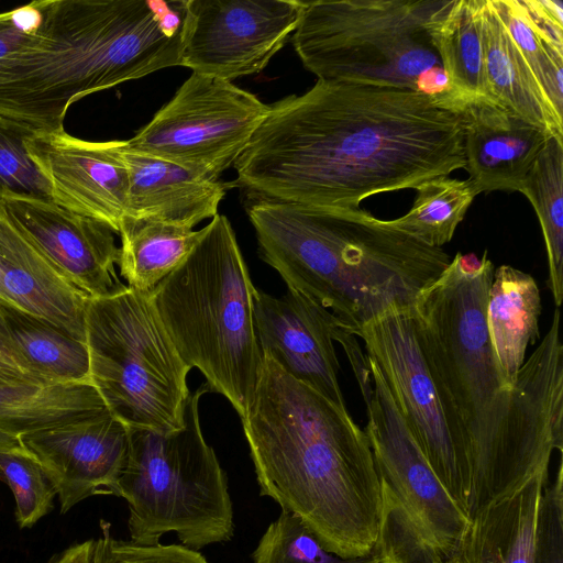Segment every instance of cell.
<instances>
[{
  "label": "cell",
  "mask_w": 563,
  "mask_h": 563,
  "mask_svg": "<svg viewBox=\"0 0 563 563\" xmlns=\"http://www.w3.org/2000/svg\"><path fill=\"white\" fill-rule=\"evenodd\" d=\"M242 426L261 496L300 518L330 552H373L382 483L367 435L347 409L263 356Z\"/></svg>",
  "instance_id": "3957f363"
},
{
  "label": "cell",
  "mask_w": 563,
  "mask_h": 563,
  "mask_svg": "<svg viewBox=\"0 0 563 563\" xmlns=\"http://www.w3.org/2000/svg\"><path fill=\"white\" fill-rule=\"evenodd\" d=\"M416 198L404 216L389 220L398 230L420 242L442 247L463 221L477 189L468 179L435 177L416 188Z\"/></svg>",
  "instance_id": "f1b7e54d"
},
{
  "label": "cell",
  "mask_w": 563,
  "mask_h": 563,
  "mask_svg": "<svg viewBox=\"0 0 563 563\" xmlns=\"http://www.w3.org/2000/svg\"><path fill=\"white\" fill-rule=\"evenodd\" d=\"M0 341L49 383L90 382L86 343L46 321L0 305Z\"/></svg>",
  "instance_id": "d4e9b609"
},
{
  "label": "cell",
  "mask_w": 563,
  "mask_h": 563,
  "mask_svg": "<svg viewBox=\"0 0 563 563\" xmlns=\"http://www.w3.org/2000/svg\"><path fill=\"white\" fill-rule=\"evenodd\" d=\"M297 0H186L180 66L232 81L262 71L291 38Z\"/></svg>",
  "instance_id": "4fadbf2b"
},
{
  "label": "cell",
  "mask_w": 563,
  "mask_h": 563,
  "mask_svg": "<svg viewBox=\"0 0 563 563\" xmlns=\"http://www.w3.org/2000/svg\"><path fill=\"white\" fill-rule=\"evenodd\" d=\"M87 299L19 229L0 200V305L86 343Z\"/></svg>",
  "instance_id": "d6986e66"
},
{
  "label": "cell",
  "mask_w": 563,
  "mask_h": 563,
  "mask_svg": "<svg viewBox=\"0 0 563 563\" xmlns=\"http://www.w3.org/2000/svg\"><path fill=\"white\" fill-rule=\"evenodd\" d=\"M0 481L13 494L20 528L32 527L53 509L56 490L40 462L22 444L0 451Z\"/></svg>",
  "instance_id": "1f68e13d"
},
{
  "label": "cell",
  "mask_w": 563,
  "mask_h": 563,
  "mask_svg": "<svg viewBox=\"0 0 563 563\" xmlns=\"http://www.w3.org/2000/svg\"><path fill=\"white\" fill-rule=\"evenodd\" d=\"M377 364L409 432L453 500L466 512L468 461L424 358L412 306L391 307L355 334ZM467 515V514H466Z\"/></svg>",
  "instance_id": "8fae6325"
},
{
  "label": "cell",
  "mask_w": 563,
  "mask_h": 563,
  "mask_svg": "<svg viewBox=\"0 0 563 563\" xmlns=\"http://www.w3.org/2000/svg\"><path fill=\"white\" fill-rule=\"evenodd\" d=\"M41 21L40 1L0 13V58L18 49Z\"/></svg>",
  "instance_id": "8d00e7d4"
},
{
  "label": "cell",
  "mask_w": 563,
  "mask_h": 563,
  "mask_svg": "<svg viewBox=\"0 0 563 563\" xmlns=\"http://www.w3.org/2000/svg\"><path fill=\"white\" fill-rule=\"evenodd\" d=\"M209 391L205 383L190 394L178 430L128 428V460L117 496L128 504L131 541L157 544L174 532L181 545L199 551L233 538L228 477L200 427L199 401Z\"/></svg>",
  "instance_id": "ba28073f"
},
{
  "label": "cell",
  "mask_w": 563,
  "mask_h": 563,
  "mask_svg": "<svg viewBox=\"0 0 563 563\" xmlns=\"http://www.w3.org/2000/svg\"><path fill=\"white\" fill-rule=\"evenodd\" d=\"M85 336L90 382L112 416L129 429L169 432L184 427L191 368L150 295L128 287L87 299Z\"/></svg>",
  "instance_id": "9c48e42d"
},
{
  "label": "cell",
  "mask_w": 563,
  "mask_h": 563,
  "mask_svg": "<svg viewBox=\"0 0 563 563\" xmlns=\"http://www.w3.org/2000/svg\"><path fill=\"white\" fill-rule=\"evenodd\" d=\"M107 410L91 382L33 384L0 380V430L18 438Z\"/></svg>",
  "instance_id": "cb8c5ba5"
},
{
  "label": "cell",
  "mask_w": 563,
  "mask_h": 563,
  "mask_svg": "<svg viewBox=\"0 0 563 563\" xmlns=\"http://www.w3.org/2000/svg\"><path fill=\"white\" fill-rule=\"evenodd\" d=\"M482 41L487 97L508 111L563 137L555 111L490 0H483Z\"/></svg>",
  "instance_id": "44dd1931"
},
{
  "label": "cell",
  "mask_w": 563,
  "mask_h": 563,
  "mask_svg": "<svg viewBox=\"0 0 563 563\" xmlns=\"http://www.w3.org/2000/svg\"><path fill=\"white\" fill-rule=\"evenodd\" d=\"M120 153L129 175L126 217L194 229L218 214L227 191L219 179L128 150L124 141Z\"/></svg>",
  "instance_id": "ffe728a7"
},
{
  "label": "cell",
  "mask_w": 563,
  "mask_h": 563,
  "mask_svg": "<svg viewBox=\"0 0 563 563\" xmlns=\"http://www.w3.org/2000/svg\"><path fill=\"white\" fill-rule=\"evenodd\" d=\"M547 98L563 117V47L537 25L523 0H490Z\"/></svg>",
  "instance_id": "f546056e"
},
{
  "label": "cell",
  "mask_w": 563,
  "mask_h": 563,
  "mask_svg": "<svg viewBox=\"0 0 563 563\" xmlns=\"http://www.w3.org/2000/svg\"><path fill=\"white\" fill-rule=\"evenodd\" d=\"M532 563H563V464L560 460L551 484L542 490Z\"/></svg>",
  "instance_id": "d590c367"
},
{
  "label": "cell",
  "mask_w": 563,
  "mask_h": 563,
  "mask_svg": "<svg viewBox=\"0 0 563 563\" xmlns=\"http://www.w3.org/2000/svg\"><path fill=\"white\" fill-rule=\"evenodd\" d=\"M549 476H537L470 518L448 563H532L539 501Z\"/></svg>",
  "instance_id": "7402d4cb"
},
{
  "label": "cell",
  "mask_w": 563,
  "mask_h": 563,
  "mask_svg": "<svg viewBox=\"0 0 563 563\" xmlns=\"http://www.w3.org/2000/svg\"><path fill=\"white\" fill-rule=\"evenodd\" d=\"M253 563H378L373 551L343 558L327 550L317 536L291 512L280 511L269 523L252 553Z\"/></svg>",
  "instance_id": "4dcf8cb0"
},
{
  "label": "cell",
  "mask_w": 563,
  "mask_h": 563,
  "mask_svg": "<svg viewBox=\"0 0 563 563\" xmlns=\"http://www.w3.org/2000/svg\"><path fill=\"white\" fill-rule=\"evenodd\" d=\"M101 534L95 539L92 563H210L200 551L180 543L139 544L131 540L115 539L110 523L101 521Z\"/></svg>",
  "instance_id": "e575fe53"
},
{
  "label": "cell",
  "mask_w": 563,
  "mask_h": 563,
  "mask_svg": "<svg viewBox=\"0 0 563 563\" xmlns=\"http://www.w3.org/2000/svg\"><path fill=\"white\" fill-rule=\"evenodd\" d=\"M487 252L456 253L412 303L418 339L468 461V519L537 476L563 452L560 309L509 387L495 361L486 307L494 275Z\"/></svg>",
  "instance_id": "7a4b0ae2"
},
{
  "label": "cell",
  "mask_w": 563,
  "mask_h": 563,
  "mask_svg": "<svg viewBox=\"0 0 563 563\" xmlns=\"http://www.w3.org/2000/svg\"><path fill=\"white\" fill-rule=\"evenodd\" d=\"M20 445V438L0 430V451L14 449Z\"/></svg>",
  "instance_id": "ab89813d"
},
{
  "label": "cell",
  "mask_w": 563,
  "mask_h": 563,
  "mask_svg": "<svg viewBox=\"0 0 563 563\" xmlns=\"http://www.w3.org/2000/svg\"><path fill=\"white\" fill-rule=\"evenodd\" d=\"M41 21L0 58V114L64 129L75 101L180 66L186 0H38Z\"/></svg>",
  "instance_id": "277c9868"
},
{
  "label": "cell",
  "mask_w": 563,
  "mask_h": 563,
  "mask_svg": "<svg viewBox=\"0 0 563 563\" xmlns=\"http://www.w3.org/2000/svg\"><path fill=\"white\" fill-rule=\"evenodd\" d=\"M521 194L538 216L548 256V285L560 308L563 299V137L548 139Z\"/></svg>",
  "instance_id": "83f0119b"
},
{
  "label": "cell",
  "mask_w": 563,
  "mask_h": 563,
  "mask_svg": "<svg viewBox=\"0 0 563 563\" xmlns=\"http://www.w3.org/2000/svg\"><path fill=\"white\" fill-rule=\"evenodd\" d=\"M482 7L483 0H448L430 26L431 42L456 102L487 97Z\"/></svg>",
  "instance_id": "4316f807"
},
{
  "label": "cell",
  "mask_w": 563,
  "mask_h": 563,
  "mask_svg": "<svg viewBox=\"0 0 563 563\" xmlns=\"http://www.w3.org/2000/svg\"><path fill=\"white\" fill-rule=\"evenodd\" d=\"M19 229L88 299L124 291L117 273L120 247L107 224L62 208L52 200L0 197Z\"/></svg>",
  "instance_id": "9a60e30c"
},
{
  "label": "cell",
  "mask_w": 563,
  "mask_h": 563,
  "mask_svg": "<svg viewBox=\"0 0 563 563\" xmlns=\"http://www.w3.org/2000/svg\"><path fill=\"white\" fill-rule=\"evenodd\" d=\"M203 229L124 217L120 224L121 239L118 266L126 286L151 295L192 251Z\"/></svg>",
  "instance_id": "484cf974"
},
{
  "label": "cell",
  "mask_w": 563,
  "mask_h": 563,
  "mask_svg": "<svg viewBox=\"0 0 563 563\" xmlns=\"http://www.w3.org/2000/svg\"><path fill=\"white\" fill-rule=\"evenodd\" d=\"M464 129V169L478 194L522 191L552 136L487 97L457 101Z\"/></svg>",
  "instance_id": "ac0fdd59"
},
{
  "label": "cell",
  "mask_w": 563,
  "mask_h": 563,
  "mask_svg": "<svg viewBox=\"0 0 563 563\" xmlns=\"http://www.w3.org/2000/svg\"><path fill=\"white\" fill-rule=\"evenodd\" d=\"M373 551L378 563H446L383 483L379 530Z\"/></svg>",
  "instance_id": "d6a6232c"
},
{
  "label": "cell",
  "mask_w": 563,
  "mask_h": 563,
  "mask_svg": "<svg viewBox=\"0 0 563 563\" xmlns=\"http://www.w3.org/2000/svg\"><path fill=\"white\" fill-rule=\"evenodd\" d=\"M0 380L4 382H20L33 384H51L24 362H22L15 354H13L0 341Z\"/></svg>",
  "instance_id": "74e56055"
},
{
  "label": "cell",
  "mask_w": 563,
  "mask_h": 563,
  "mask_svg": "<svg viewBox=\"0 0 563 563\" xmlns=\"http://www.w3.org/2000/svg\"><path fill=\"white\" fill-rule=\"evenodd\" d=\"M40 462L65 514L95 495L118 494L129 452V429L109 410L20 438Z\"/></svg>",
  "instance_id": "2e32d148"
},
{
  "label": "cell",
  "mask_w": 563,
  "mask_h": 563,
  "mask_svg": "<svg viewBox=\"0 0 563 563\" xmlns=\"http://www.w3.org/2000/svg\"><path fill=\"white\" fill-rule=\"evenodd\" d=\"M253 318L262 356L346 409L333 345L340 323L329 310L291 288L280 297L255 289Z\"/></svg>",
  "instance_id": "e0dca14e"
},
{
  "label": "cell",
  "mask_w": 563,
  "mask_h": 563,
  "mask_svg": "<svg viewBox=\"0 0 563 563\" xmlns=\"http://www.w3.org/2000/svg\"><path fill=\"white\" fill-rule=\"evenodd\" d=\"M95 552V539L73 544L47 563H92Z\"/></svg>",
  "instance_id": "f35d334b"
},
{
  "label": "cell",
  "mask_w": 563,
  "mask_h": 563,
  "mask_svg": "<svg viewBox=\"0 0 563 563\" xmlns=\"http://www.w3.org/2000/svg\"><path fill=\"white\" fill-rule=\"evenodd\" d=\"M269 107L225 184L245 201L357 209L367 197L416 189L465 166L452 99L318 80Z\"/></svg>",
  "instance_id": "6da1fadb"
},
{
  "label": "cell",
  "mask_w": 563,
  "mask_h": 563,
  "mask_svg": "<svg viewBox=\"0 0 563 563\" xmlns=\"http://www.w3.org/2000/svg\"><path fill=\"white\" fill-rule=\"evenodd\" d=\"M185 261L150 295L183 361L245 419L263 356L254 327L255 287L225 216L217 214Z\"/></svg>",
  "instance_id": "8992f818"
},
{
  "label": "cell",
  "mask_w": 563,
  "mask_h": 563,
  "mask_svg": "<svg viewBox=\"0 0 563 563\" xmlns=\"http://www.w3.org/2000/svg\"><path fill=\"white\" fill-rule=\"evenodd\" d=\"M350 364L366 407L364 431L380 482L448 563L470 519L413 440L374 360L366 355Z\"/></svg>",
  "instance_id": "7c38bea8"
},
{
  "label": "cell",
  "mask_w": 563,
  "mask_h": 563,
  "mask_svg": "<svg viewBox=\"0 0 563 563\" xmlns=\"http://www.w3.org/2000/svg\"><path fill=\"white\" fill-rule=\"evenodd\" d=\"M448 0H318L305 3L291 43L322 81L453 95L430 36Z\"/></svg>",
  "instance_id": "52a82bcc"
},
{
  "label": "cell",
  "mask_w": 563,
  "mask_h": 563,
  "mask_svg": "<svg viewBox=\"0 0 563 563\" xmlns=\"http://www.w3.org/2000/svg\"><path fill=\"white\" fill-rule=\"evenodd\" d=\"M245 202L261 258L354 336L387 309L412 306L452 260L361 208Z\"/></svg>",
  "instance_id": "5b68a950"
},
{
  "label": "cell",
  "mask_w": 563,
  "mask_h": 563,
  "mask_svg": "<svg viewBox=\"0 0 563 563\" xmlns=\"http://www.w3.org/2000/svg\"><path fill=\"white\" fill-rule=\"evenodd\" d=\"M122 142L86 141L60 129L35 131L25 147L48 183L53 202L100 221L118 234L129 189Z\"/></svg>",
  "instance_id": "5bb4252c"
},
{
  "label": "cell",
  "mask_w": 563,
  "mask_h": 563,
  "mask_svg": "<svg viewBox=\"0 0 563 563\" xmlns=\"http://www.w3.org/2000/svg\"><path fill=\"white\" fill-rule=\"evenodd\" d=\"M540 289L534 278L510 265L495 268L488 291L486 324L505 383L514 387L529 346L540 336Z\"/></svg>",
  "instance_id": "603a6c76"
},
{
  "label": "cell",
  "mask_w": 563,
  "mask_h": 563,
  "mask_svg": "<svg viewBox=\"0 0 563 563\" xmlns=\"http://www.w3.org/2000/svg\"><path fill=\"white\" fill-rule=\"evenodd\" d=\"M269 108L232 81L191 73L124 146L219 179L246 148Z\"/></svg>",
  "instance_id": "30bf717a"
},
{
  "label": "cell",
  "mask_w": 563,
  "mask_h": 563,
  "mask_svg": "<svg viewBox=\"0 0 563 563\" xmlns=\"http://www.w3.org/2000/svg\"><path fill=\"white\" fill-rule=\"evenodd\" d=\"M32 128L0 114V197L25 196L51 199L48 183L25 147Z\"/></svg>",
  "instance_id": "836d02e7"
}]
</instances>
